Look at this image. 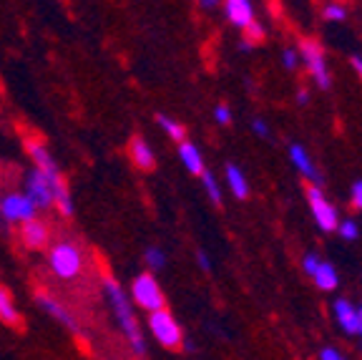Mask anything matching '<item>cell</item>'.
Returning a JSON list of instances; mask_svg holds the SVG:
<instances>
[{
	"label": "cell",
	"mask_w": 362,
	"mask_h": 360,
	"mask_svg": "<svg viewBox=\"0 0 362 360\" xmlns=\"http://www.w3.org/2000/svg\"><path fill=\"white\" fill-rule=\"evenodd\" d=\"M307 202H310V212L315 217L317 227L322 232H334L339 225V214L334 209V204L325 197V191L320 189L317 184L307 186Z\"/></svg>",
	"instance_id": "obj_9"
},
{
	"label": "cell",
	"mask_w": 362,
	"mask_h": 360,
	"mask_svg": "<svg viewBox=\"0 0 362 360\" xmlns=\"http://www.w3.org/2000/svg\"><path fill=\"white\" fill-rule=\"evenodd\" d=\"M244 35H247L249 45H255V43H262V40L267 38V30H264V26H262L259 21H252L247 28H244Z\"/></svg>",
	"instance_id": "obj_24"
},
{
	"label": "cell",
	"mask_w": 362,
	"mask_h": 360,
	"mask_svg": "<svg viewBox=\"0 0 362 360\" xmlns=\"http://www.w3.org/2000/svg\"><path fill=\"white\" fill-rule=\"evenodd\" d=\"M219 3H221V0H199V6L206 8V11H211V8H216V6H219Z\"/></svg>",
	"instance_id": "obj_34"
},
{
	"label": "cell",
	"mask_w": 362,
	"mask_h": 360,
	"mask_svg": "<svg viewBox=\"0 0 362 360\" xmlns=\"http://www.w3.org/2000/svg\"><path fill=\"white\" fill-rule=\"evenodd\" d=\"M197 259H199V267H202L204 272L211 270V259H209V254L204 252V249H199V252H197Z\"/></svg>",
	"instance_id": "obj_32"
},
{
	"label": "cell",
	"mask_w": 362,
	"mask_h": 360,
	"mask_svg": "<svg viewBox=\"0 0 362 360\" xmlns=\"http://www.w3.org/2000/svg\"><path fill=\"white\" fill-rule=\"evenodd\" d=\"M312 280H315V285L320 287V290H325V293H332L334 287L339 285V275H337V270H334V265H329L325 259H320V265H317Z\"/></svg>",
	"instance_id": "obj_19"
},
{
	"label": "cell",
	"mask_w": 362,
	"mask_h": 360,
	"mask_svg": "<svg viewBox=\"0 0 362 360\" xmlns=\"http://www.w3.org/2000/svg\"><path fill=\"white\" fill-rule=\"evenodd\" d=\"M252 131H255L257 136H262V139L269 136V126H267L264 118H255V121H252Z\"/></svg>",
	"instance_id": "obj_30"
},
{
	"label": "cell",
	"mask_w": 362,
	"mask_h": 360,
	"mask_svg": "<svg viewBox=\"0 0 362 360\" xmlns=\"http://www.w3.org/2000/svg\"><path fill=\"white\" fill-rule=\"evenodd\" d=\"M320 360H345V355L334 348H325L322 353H320Z\"/></svg>",
	"instance_id": "obj_31"
},
{
	"label": "cell",
	"mask_w": 362,
	"mask_h": 360,
	"mask_svg": "<svg viewBox=\"0 0 362 360\" xmlns=\"http://www.w3.org/2000/svg\"><path fill=\"white\" fill-rule=\"evenodd\" d=\"M144 262H146L148 272H158L166 267V252L161 247H156V244H148L146 249H144Z\"/></svg>",
	"instance_id": "obj_21"
},
{
	"label": "cell",
	"mask_w": 362,
	"mask_h": 360,
	"mask_svg": "<svg viewBox=\"0 0 362 360\" xmlns=\"http://www.w3.org/2000/svg\"><path fill=\"white\" fill-rule=\"evenodd\" d=\"M18 240L25 249L38 252V249H45L51 244V227H48V222L33 217V220L18 225Z\"/></svg>",
	"instance_id": "obj_10"
},
{
	"label": "cell",
	"mask_w": 362,
	"mask_h": 360,
	"mask_svg": "<svg viewBox=\"0 0 362 360\" xmlns=\"http://www.w3.org/2000/svg\"><path fill=\"white\" fill-rule=\"evenodd\" d=\"M357 322H360V327H357V335H362V305L357 308Z\"/></svg>",
	"instance_id": "obj_36"
},
{
	"label": "cell",
	"mask_w": 362,
	"mask_h": 360,
	"mask_svg": "<svg viewBox=\"0 0 362 360\" xmlns=\"http://www.w3.org/2000/svg\"><path fill=\"white\" fill-rule=\"evenodd\" d=\"M0 322L8 327H21V310H18L11 287L6 285H0Z\"/></svg>",
	"instance_id": "obj_16"
},
{
	"label": "cell",
	"mask_w": 362,
	"mask_h": 360,
	"mask_svg": "<svg viewBox=\"0 0 362 360\" xmlns=\"http://www.w3.org/2000/svg\"><path fill=\"white\" fill-rule=\"evenodd\" d=\"M322 18L329 23H342L347 18V11L342 3H337V0H329V3H325L322 8Z\"/></svg>",
	"instance_id": "obj_23"
},
{
	"label": "cell",
	"mask_w": 362,
	"mask_h": 360,
	"mask_svg": "<svg viewBox=\"0 0 362 360\" xmlns=\"http://www.w3.org/2000/svg\"><path fill=\"white\" fill-rule=\"evenodd\" d=\"M38 217L35 204L25 197V191H0V230L11 232L23 222Z\"/></svg>",
	"instance_id": "obj_4"
},
{
	"label": "cell",
	"mask_w": 362,
	"mask_h": 360,
	"mask_svg": "<svg viewBox=\"0 0 362 360\" xmlns=\"http://www.w3.org/2000/svg\"><path fill=\"white\" fill-rule=\"evenodd\" d=\"M300 61L307 66V71H310V76L315 79V84L320 86V89L327 91L329 89V71H327V58H325V51L322 45L317 43V40L312 38H305L300 43Z\"/></svg>",
	"instance_id": "obj_7"
},
{
	"label": "cell",
	"mask_w": 362,
	"mask_h": 360,
	"mask_svg": "<svg viewBox=\"0 0 362 360\" xmlns=\"http://www.w3.org/2000/svg\"><path fill=\"white\" fill-rule=\"evenodd\" d=\"M129 157L131 162H134L136 169H141V171H153L156 169V154H153L151 144H148L144 136H131L129 141Z\"/></svg>",
	"instance_id": "obj_12"
},
{
	"label": "cell",
	"mask_w": 362,
	"mask_h": 360,
	"mask_svg": "<svg viewBox=\"0 0 362 360\" xmlns=\"http://www.w3.org/2000/svg\"><path fill=\"white\" fill-rule=\"evenodd\" d=\"M337 3H339V0H337Z\"/></svg>",
	"instance_id": "obj_37"
},
{
	"label": "cell",
	"mask_w": 362,
	"mask_h": 360,
	"mask_svg": "<svg viewBox=\"0 0 362 360\" xmlns=\"http://www.w3.org/2000/svg\"><path fill=\"white\" fill-rule=\"evenodd\" d=\"M131 305L146 310V313L166 308V295L153 272H139L131 280Z\"/></svg>",
	"instance_id": "obj_6"
},
{
	"label": "cell",
	"mask_w": 362,
	"mask_h": 360,
	"mask_svg": "<svg viewBox=\"0 0 362 360\" xmlns=\"http://www.w3.org/2000/svg\"><path fill=\"white\" fill-rule=\"evenodd\" d=\"M337 232L342 235V240H357L360 237V227H357L355 220H339Z\"/></svg>",
	"instance_id": "obj_25"
},
{
	"label": "cell",
	"mask_w": 362,
	"mask_h": 360,
	"mask_svg": "<svg viewBox=\"0 0 362 360\" xmlns=\"http://www.w3.org/2000/svg\"><path fill=\"white\" fill-rule=\"evenodd\" d=\"M156 121H158V126L166 131V136H169L171 141L181 144V141L187 139V126H184V124H179V121H174V118L164 116V113H158Z\"/></svg>",
	"instance_id": "obj_20"
},
{
	"label": "cell",
	"mask_w": 362,
	"mask_h": 360,
	"mask_svg": "<svg viewBox=\"0 0 362 360\" xmlns=\"http://www.w3.org/2000/svg\"><path fill=\"white\" fill-rule=\"evenodd\" d=\"M214 118H216V124H229V121H232V108L226 106V103H219V106L214 108Z\"/></svg>",
	"instance_id": "obj_26"
},
{
	"label": "cell",
	"mask_w": 362,
	"mask_h": 360,
	"mask_svg": "<svg viewBox=\"0 0 362 360\" xmlns=\"http://www.w3.org/2000/svg\"><path fill=\"white\" fill-rule=\"evenodd\" d=\"M317 265H320V257H317V254H307V257L302 259V267H305V272H307L310 277L315 275Z\"/></svg>",
	"instance_id": "obj_29"
},
{
	"label": "cell",
	"mask_w": 362,
	"mask_h": 360,
	"mask_svg": "<svg viewBox=\"0 0 362 360\" xmlns=\"http://www.w3.org/2000/svg\"><path fill=\"white\" fill-rule=\"evenodd\" d=\"M332 313H334V317H337L339 327H342L347 335H357V327H360V322H357V305H352L350 300H345V298H339V300H334Z\"/></svg>",
	"instance_id": "obj_14"
},
{
	"label": "cell",
	"mask_w": 362,
	"mask_h": 360,
	"mask_svg": "<svg viewBox=\"0 0 362 360\" xmlns=\"http://www.w3.org/2000/svg\"><path fill=\"white\" fill-rule=\"evenodd\" d=\"M48 270L58 280H76L83 272V249L71 240L48 244Z\"/></svg>",
	"instance_id": "obj_3"
},
{
	"label": "cell",
	"mask_w": 362,
	"mask_h": 360,
	"mask_svg": "<svg viewBox=\"0 0 362 360\" xmlns=\"http://www.w3.org/2000/svg\"><path fill=\"white\" fill-rule=\"evenodd\" d=\"M289 159H292V164H294V169L300 171L302 176H307L310 181H320V171H317V167L312 164V157L307 154V149L305 147H300V144H292L289 147Z\"/></svg>",
	"instance_id": "obj_17"
},
{
	"label": "cell",
	"mask_w": 362,
	"mask_h": 360,
	"mask_svg": "<svg viewBox=\"0 0 362 360\" xmlns=\"http://www.w3.org/2000/svg\"><path fill=\"white\" fill-rule=\"evenodd\" d=\"M25 152H28L30 162H33V169H38L40 174L48 179L53 191V207L63 214V217H74L76 207H74V197H71V189L66 184V176H63L61 167L53 159L51 149L45 147V141L40 139H28L25 141Z\"/></svg>",
	"instance_id": "obj_2"
},
{
	"label": "cell",
	"mask_w": 362,
	"mask_h": 360,
	"mask_svg": "<svg viewBox=\"0 0 362 360\" xmlns=\"http://www.w3.org/2000/svg\"><path fill=\"white\" fill-rule=\"evenodd\" d=\"M307 101H310V91L300 89V91H297V103H300V106H305Z\"/></svg>",
	"instance_id": "obj_33"
},
{
	"label": "cell",
	"mask_w": 362,
	"mask_h": 360,
	"mask_svg": "<svg viewBox=\"0 0 362 360\" xmlns=\"http://www.w3.org/2000/svg\"><path fill=\"white\" fill-rule=\"evenodd\" d=\"M146 325H148V332L153 335V340H156L161 348L179 350L181 343H184V330H181L179 320L171 315L169 308H161V310L148 313Z\"/></svg>",
	"instance_id": "obj_5"
},
{
	"label": "cell",
	"mask_w": 362,
	"mask_h": 360,
	"mask_svg": "<svg viewBox=\"0 0 362 360\" xmlns=\"http://www.w3.org/2000/svg\"><path fill=\"white\" fill-rule=\"evenodd\" d=\"M202 184H204V191H206V197L211 199L214 204H221V197H224V191L219 186V179H216L211 171H204L202 174Z\"/></svg>",
	"instance_id": "obj_22"
},
{
	"label": "cell",
	"mask_w": 362,
	"mask_h": 360,
	"mask_svg": "<svg viewBox=\"0 0 362 360\" xmlns=\"http://www.w3.org/2000/svg\"><path fill=\"white\" fill-rule=\"evenodd\" d=\"M179 159H181V164L187 167V171L189 174H194V176H202L204 171V157H202V152H199V147L194 144V141H189V139H184L179 144Z\"/></svg>",
	"instance_id": "obj_15"
},
{
	"label": "cell",
	"mask_w": 362,
	"mask_h": 360,
	"mask_svg": "<svg viewBox=\"0 0 362 360\" xmlns=\"http://www.w3.org/2000/svg\"><path fill=\"white\" fill-rule=\"evenodd\" d=\"M224 16L232 26H237V28H242V30L247 28L252 21H257L252 0H224Z\"/></svg>",
	"instance_id": "obj_13"
},
{
	"label": "cell",
	"mask_w": 362,
	"mask_h": 360,
	"mask_svg": "<svg viewBox=\"0 0 362 360\" xmlns=\"http://www.w3.org/2000/svg\"><path fill=\"white\" fill-rule=\"evenodd\" d=\"M224 176H226V186L237 199H247L249 197V181L247 174L239 169L237 164H226L224 167Z\"/></svg>",
	"instance_id": "obj_18"
},
{
	"label": "cell",
	"mask_w": 362,
	"mask_h": 360,
	"mask_svg": "<svg viewBox=\"0 0 362 360\" xmlns=\"http://www.w3.org/2000/svg\"><path fill=\"white\" fill-rule=\"evenodd\" d=\"M352 68H355L357 76L362 79V56H355V58H352Z\"/></svg>",
	"instance_id": "obj_35"
},
{
	"label": "cell",
	"mask_w": 362,
	"mask_h": 360,
	"mask_svg": "<svg viewBox=\"0 0 362 360\" xmlns=\"http://www.w3.org/2000/svg\"><path fill=\"white\" fill-rule=\"evenodd\" d=\"M35 305H38L40 310H43L45 315L51 317V320H56L61 327H66L71 335H83V327H81L78 317L74 315V310L66 308V305L61 303V300H56L53 295L48 293H35Z\"/></svg>",
	"instance_id": "obj_8"
},
{
	"label": "cell",
	"mask_w": 362,
	"mask_h": 360,
	"mask_svg": "<svg viewBox=\"0 0 362 360\" xmlns=\"http://www.w3.org/2000/svg\"><path fill=\"white\" fill-rule=\"evenodd\" d=\"M25 197L30 199V202L35 204V209H51L53 207V191H51V184H48V179H45L43 174H40L38 169H30L28 174H25Z\"/></svg>",
	"instance_id": "obj_11"
},
{
	"label": "cell",
	"mask_w": 362,
	"mask_h": 360,
	"mask_svg": "<svg viewBox=\"0 0 362 360\" xmlns=\"http://www.w3.org/2000/svg\"><path fill=\"white\" fill-rule=\"evenodd\" d=\"M282 63H284V68H287V71H294V68H297V63H300V53L292 51V48H287V51L282 53Z\"/></svg>",
	"instance_id": "obj_27"
},
{
	"label": "cell",
	"mask_w": 362,
	"mask_h": 360,
	"mask_svg": "<svg viewBox=\"0 0 362 360\" xmlns=\"http://www.w3.org/2000/svg\"><path fill=\"white\" fill-rule=\"evenodd\" d=\"M350 199H352V207H355V209H362V179L352 184V189H350Z\"/></svg>",
	"instance_id": "obj_28"
},
{
	"label": "cell",
	"mask_w": 362,
	"mask_h": 360,
	"mask_svg": "<svg viewBox=\"0 0 362 360\" xmlns=\"http://www.w3.org/2000/svg\"><path fill=\"white\" fill-rule=\"evenodd\" d=\"M103 298H106L108 308H111L113 317L119 322L121 332H124L126 343L134 350L136 358H146V338H144V330L139 325V317H136V310L131 305L129 295L121 287V282H116L113 277L103 280Z\"/></svg>",
	"instance_id": "obj_1"
}]
</instances>
